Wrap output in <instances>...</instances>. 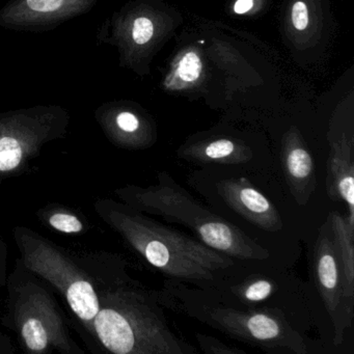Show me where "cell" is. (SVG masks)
Segmentation results:
<instances>
[{
	"mask_svg": "<svg viewBox=\"0 0 354 354\" xmlns=\"http://www.w3.org/2000/svg\"><path fill=\"white\" fill-rule=\"evenodd\" d=\"M22 158L21 145L14 138H0V171H12Z\"/></svg>",
	"mask_w": 354,
	"mask_h": 354,
	"instance_id": "obj_14",
	"label": "cell"
},
{
	"mask_svg": "<svg viewBox=\"0 0 354 354\" xmlns=\"http://www.w3.org/2000/svg\"><path fill=\"white\" fill-rule=\"evenodd\" d=\"M202 62L194 51L186 53L178 65L177 73L184 82H194L200 77Z\"/></svg>",
	"mask_w": 354,
	"mask_h": 354,
	"instance_id": "obj_17",
	"label": "cell"
},
{
	"mask_svg": "<svg viewBox=\"0 0 354 354\" xmlns=\"http://www.w3.org/2000/svg\"><path fill=\"white\" fill-rule=\"evenodd\" d=\"M179 156L194 165H243L252 161V154L248 147L227 138L204 142L186 150Z\"/></svg>",
	"mask_w": 354,
	"mask_h": 354,
	"instance_id": "obj_9",
	"label": "cell"
},
{
	"mask_svg": "<svg viewBox=\"0 0 354 354\" xmlns=\"http://www.w3.org/2000/svg\"><path fill=\"white\" fill-rule=\"evenodd\" d=\"M254 6V0H237L234 6L236 14H244L250 11Z\"/></svg>",
	"mask_w": 354,
	"mask_h": 354,
	"instance_id": "obj_22",
	"label": "cell"
},
{
	"mask_svg": "<svg viewBox=\"0 0 354 354\" xmlns=\"http://www.w3.org/2000/svg\"><path fill=\"white\" fill-rule=\"evenodd\" d=\"M283 171L291 194L298 205H306L316 187L314 159L297 140L286 142L283 150Z\"/></svg>",
	"mask_w": 354,
	"mask_h": 354,
	"instance_id": "obj_7",
	"label": "cell"
},
{
	"mask_svg": "<svg viewBox=\"0 0 354 354\" xmlns=\"http://www.w3.org/2000/svg\"><path fill=\"white\" fill-rule=\"evenodd\" d=\"M326 192L331 200L346 203L348 218L354 223V162L346 142L333 147L327 160Z\"/></svg>",
	"mask_w": 354,
	"mask_h": 354,
	"instance_id": "obj_8",
	"label": "cell"
},
{
	"mask_svg": "<svg viewBox=\"0 0 354 354\" xmlns=\"http://www.w3.org/2000/svg\"><path fill=\"white\" fill-rule=\"evenodd\" d=\"M277 289L279 288L273 279L252 277L233 285L223 283L214 290H218V293L223 297L235 298L240 304H244L248 308H256V306L270 298Z\"/></svg>",
	"mask_w": 354,
	"mask_h": 354,
	"instance_id": "obj_12",
	"label": "cell"
},
{
	"mask_svg": "<svg viewBox=\"0 0 354 354\" xmlns=\"http://www.w3.org/2000/svg\"><path fill=\"white\" fill-rule=\"evenodd\" d=\"M327 223L341 263L346 298L354 308V223L349 221L347 214L331 212Z\"/></svg>",
	"mask_w": 354,
	"mask_h": 354,
	"instance_id": "obj_10",
	"label": "cell"
},
{
	"mask_svg": "<svg viewBox=\"0 0 354 354\" xmlns=\"http://www.w3.org/2000/svg\"><path fill=\"white\" fill-rule=\"evenodd\" d=\"M157 184L140 188L133 196L142 210L194 232L198 240L217 252L242 261H265L270 254L230 221L208 210L167 173Z\"/></svg>",
	"mask_w": 354,
	"mask_h": 354,
	"instance_id": "obj_3",
	"label": "cell"
},
{
	"mask_svg": "<svg viewBox=\"0 0 354 354\" xmlns=\"http://www.w3.org/2000/svg\"><path fill=\"white\" fill-rule=\"evenodd\" d=\"M97 333L107 349L118 354L138 353L136 337L118 308H104L95 317Z\"/></svg>",
	"mask_w": 354,
	"mask_h": 354,
	"instance_id": "obj_11",
	"label": "cell"
},
{
	"mask_svg": "<svg viewBox=\"0 0 354 354\" xmlns=\"http://www.w3.org/2000/svg\"><path fill=\"white\" fill-rule=\"evenodd\" d=\"M118 127L126 133H134L140 129V121L133 113H121L117 118Z\"/></svg>",
	"mask_w": 354,
	"mask_h": 354,
	"instance_id": "obj_21",
	"label": "cell"
},
{
	"mask_svg": "<svg viewBox=\"0 0 354 354\" xmlns=\"http://www.w3.org/2000/svg\"><path fill=\"white\" fill-rule=\"evenodd\" d=\"M154 26L149 18L140 17L136 19L132 28V38L138 45H144L152 39Z\"/></svg>",
	"mask_w": 354,
	"mask_h": 354,
	"instance_id": "obj_18",
	"label": "cell"
},
{
	"mask_svg": "<svg viewBox=\"0 0 354 354\" xmlns=\"http://www.w3.org/2000/svg\"><path fill=\"white\" fill-rule=\"evenodd\" d=\"M68 301L74 313L82 320H92L98 314V297L88 281H75L67 292Z\"/></svg>",
	"mask_w": 354,
	"mask_h": 354,
	"instance_id": "obj_13",
	"label": "cell"
},
{
	"mask_svg": "<svg viewBox=\"0 0 354 354\" xmlns=\"http://www.w3.org/2000/svg\"><path fill=\"white\" fill-rule=\"evenodd\" d=\"M196 339L201 350L206 354H245L244 350L227 345L210 335L198 333Z\"/></svg>",
	"mask_w": 354,
	"mask_h": 354,
	"instance_id": "obj_16",
	"label": "cell"
},
{
	"mask_svg": "<svg viewBox=\"0 0 354 354\" xmlns=\"http://www.w3.org/2000/svg\"><path fill=\"white\" fill-rule=\"evenodd\" d=\"M292 22L297 30H306L308 24V13L306 5L302 1L294 3L292 9Z\"/></svg>",
	"mask_w": 354,
	"mask_h": 354,
	"instance_id": "obj_20",
	"label": "cell"
},
{
	"mask_svg": "<svg viewBox=\"0 0 354 354\" xmlns=\"http://www.w3.org/2000/svg\"><path fill=\"white\" fill-rule=\"evenodd\" d=\"M313 272L319 293L333 326V342L341 345L344 333L354 318V308L348 304L341 263L328 223L319 231L313 256Z\"/></svg>",
	"mask_w": 354,
	"mask_h": 354,
	"instance_id": "obj_4",
	"label": "cell"
},
{
	"mask_svg": "<svg viewBox=\"0 0 354 354\" xmlns=\"http://www.w3.org/2000/svg\"><path fill=\"white\" fill-rule=\"evenodd\" d=\"M218 294V293H217ZM219 295V294H218ZM209 289H190L186 283L169 281L160 293L161 304L196 319L225 335L271 353L308 354L304 335L281 310L273 308H235Z\"/></svg>",
	"mask_w": 354,
	"mask_h": 354,
	"instance_id": "obj_1",
	"label": "cell"
},
{
	"mask_svg": "<svg viewBox=\"0 0 354 354\" xmlns=\"http://www.w3.org/2000/svg\"><path fill=\"white\" fill-rule=\"evenodd\" d=\"M216 187L227 207L259 229L267 232L283 229V221L274 205L245 178L223 180Z\"/></svg>",
	"mask_w": 354,
	"mask_h": 354,
	"instance_id": "obj_6",
	"label": "cell"
},
{
	"mask_svg": "<svg viewBox=\"0 0 354 354\" xmlns=\"http://www.w3.org/2000/svg\"><path fill=\"white\" fill-rule=\"evenodd\" d=\"M122 229L147 262L171 281L217 289L235 267L232 257L153 219L124 215Z\"/></svg>",
	"mask_w": 354,
	"mask_h": 354,
	"instance_id": "obj_2",
	"label": "cell"
},
{
	"mask_svg": "<svg viewBox=\"0 0 354 354\" xmlns=\"http://www.w3.org/2000/svg\"><path fill=\"white\" fill-rule=\"evenodd\" d=\"M53 227L65 233H77L82 230V225L75 216L65 213H57L50 218Z\"/></svg>",
	"mask_w": 354,
	"mask_h": 354,
	"instance_id": "obj_19",
	"label": "cell"
},
{
	"mask_svg": "<svg viewBox=\"0 0 354 354\" xmlns=\"http://www.w3.org/2000/svg\"><path fill=\"white\" fill-rule=\"evenodd\" d=\"M95 3L96 0H14L0 11V26L43 30L86 13Z\"/></svg>",
	"mask_w": 354,
	"mask_h": 354,
	"instance_id": "obj_5",
	"label": "cell"
},
{
	"mask_svg": "<svg viewBox=\"0 0 354 354\" xmlns=\"http://www.w3.org/2000/svg\"><path fill=\"white\" fill-rule=\"evenodd\" d=\"M22 335L30 349L40 351L46 347L48 339H47L46 331L40 321L36 319H30L26 321L22 329Z\"/></svg>",
	"mask_w": 354,
	"mask_h": 354,
	"instance_id": "obj_15",
	"label": "cell"
}]
</instances>
